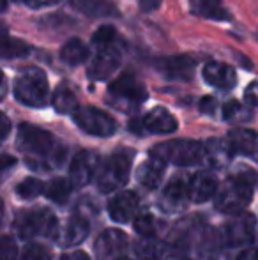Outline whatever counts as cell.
Returning <instances> with one entry per match:
<instances>
[{
  "instance_id": "obj_1",
  "label": "cell",
  "mask_w": 258,
  "mask_h": 260,
  "mask_svg": "<svg viewBox=\"0 0 258 260\" xmlns=\"http://www.w3.org/2000/svg\"><path fill=\"white\" fill-rule=\"evenodd\" d=\"M18 149L27 154V165L34 170H48L59 167L65 157L64 145L59 144L50 131L34 124H20L16 137Z\"/></svg>"
},
{
  "instance_id": "obj_2",
  "label": "cell",
  "mask_w": 258,
  "mask_h": 260,
  "mask_svg": "<svg viewBox=\"0 0 258 260\" xmlns=\"http://www.w3.org/2000/svg\"><path fill=\"white\" fill-rule=\"evenodd\" d=\"M256 182V174L248 167H237L228 181L221 186L216 197V209L225 214H239L249 206L253 199V186Z\"/></svg>"
},
{
  "instance_id": "obj_3",
  "label": "cell",
  "mask_w": 258,
  "mask_h": 260,
  "mask_svg": "<svg viewBox=\"0 0 258 260\" xmlns=\"http://www.w3.org/2000/svg\"><path fill=\"white\" fill-rule=\"evenodd\" d=\"M14 98L25 106L43 108L48 103L50 87L45 71L39 68H27L14 80Z\"/></svg>"
},
{
  "instance_id": "obj_4",
  "label": "cell",
  "mask_w": 258,
  "mask_h": 260,
  "mask_svg": "<svg viewBox=\"0 0 258 260\" xmlns=\"http://www.w3.org/2000/svg\"><path fill=\"white\" fill-rule=\"evenodd\" d=\"M147 100V89L133 73H122L108 85V101L122 112L136 110Z\"/></svg>"
},
{
  "instance_id": "obj_5",
  "label": "cell",
  "mask_w": 258,
  "mask_h": 260,
  "mask_svg": "<svg viewBox=\"0 0 258 260\" xmlns=\"http://www.w3.org/2000/svg\"><path fill=\"white\" fill-rule=\"evenodd\" d=\"M14 229L18 230L23 239H32V237H52L55 239L57 230H59V221L53 216L50 209L35 207L30 211H23L14 219Z\"/></svg>"
},
{
  "instance_id": "obj_6",
  "label": "cell",
  "mask_w": 258,
  "mask_h": 260,
  "mask_svg": "<svg viewBox=\"0 0 258 260\" xmlns=\"http://www.w3.org/2000/svg\"><path fill=\"white\" fill-rule=\"evenodd\" d=\"M152 157L177 167H190L203 161V144L196 140H170L158 144L151 151Z\"/></svg>"
},
{
  "instance_id": "obj_7",
  "label": "cell",
  "mask_w": 258,
  "mask_h": 260,
  "mask_svg": "<svg viewBox=\"0 0 258 260\" xmlns=\"http://www.w3.org/2000/svg\"><path fill=\"white\" fill-rule=\"evenodd\" d=\"M217 232L223 244L234 250H242V248H248L255 239L256 218L249 212H239L232 216Z\"/></svg>"
},
{
  "instance_id": "obj_8",
  "label": "cell",
  "mask_w": 258,
  "mask_h": 260,
  "mask_svg": "<svg viewBox=\"0 0 258 260\" xmlns=\"http://www.w3.org/2000/svg\"><path fill=\"white\" fill-rule=\"evenodd\" d=\"M131 156L133 154L129 151H119L112 154L110 159H106L96 177L101 191L112 193L126 186L131 170Z\"/></svg>"
},
{
  "instance_id": "obj_9",
  "label": "cell",
  "mask_w": 258,
  "mask_h": 260,
  "mask_svg": "<svg viewBox=\"0 0 258 260\" xmlns=\"http://www.w3.org/2000/svg\"><path fill=\"white\" fill-rule=\"evenodd\" d=\"M72 120L80 129L92 137H112L117 131V122L114 117L96 106H80L72 113Z\"/></svg>"
},
{
  "instance_id": "obj_10",
  "label": "cell",
  "mask_w": 258,
  "mask_h": 260,
  "mask_svg": "<svg viewBox=\"0 0 258 260\" xmlns=\"http://www.w3.org/2000/svg\"><path fill=\"white\" fill-rule=\"evenodd\" d=\"M101 156L94 151H80L72 157L69 167V179L75 188H83L94 177H97L101 170Z\"/></svg>"
},
{
  "instance_id": "obj_11",
  "label": "cell",
  "mask_w": 258,
  "mask_h": 260,
  "mask_svg": "<svg viewBox=\"0 0 258 260\" xmlns=\"http://www.w3.org/2000/svg\"><path fill=\"white\" fill-rule=\"evenodd\" d=\"M179 127L177 119L163 106H156L151 112H147L140 120H133L131 122V129L133 131H147V133L154 135H170Z\"/></svg>"
},
{
  "instance_id": "obj_12",
  "label": "cell",
  "mask_w": 258,
  "mask_h": 260,
  "mask_svg": "<svg viewBox=\"0 0 258 260\" xmlns=\"http://www.w3.org/2000/svg\"><path fill=\"white\" fill-rule=\"evenodd\" d=\"M190 184L191 177L184 174H177L170 179L166 188L163 189L159 206L165 212H179L190 200Z\"/></svg>"
},
{
  "instance_id": "obj_13",
  "label": "cell",
  "mask_w": 258,
  "mask_h": 260,
  "mask_svg": "<svg viewBox=\"0 0 258 260\" xmlns=\"http://www.w3.org/2000/svg\"><path fill=\"white\" fill-rule=\"evenodd\" d=\"M195 68L196 64L190 55H172L156 60V69L166 80H177V82H190L195 76Z\"/></svg>"
},
{
  "instance_id": "obj_14",
  "label": "cell",
  "mask_w": 258,
  "mask_h": 260,
  "mask_svg": "<svg viewBox=\"0 0 258 260\" xmlns=\"http://www.w3.org/2000/svg\"><path fill=\"white\" fill-rule=\"evenodd\" d=\"M121 62H122L121 50L115 45L108 46V48H103L96 53V57L92 58L89 69H87V75H89L90 80H96V82L108 80L119 69Z\"/></svg>"
},
{
  "instance_id": "obj_15",
  "label": "cell",
  "mask_w": 258,
  "mask_h": 260,
  "mask_svg": "<svg viewBox=\"0 0 258 260\" xmlns=\"http://www.w3.org/2000/svg\"><path fill=\"white\" fill-rule=\"evenodd\" d=\"M96 255L99 260H121L128 250V236L122 230L106 229L96 241Z\"/></svg>"
},
{
  "instance_id": "obj_16",
  "label": "cell",
  "mask_w": 258,
  "mask_h": 260,
  "mask_svg": "<svg viewBox=\"0 0 258 260\" xmlns=\"http://www.w3.org/2000/svg\"><path fill=\"white\" fill-rule=\"evenodd\" d=\"M202 76L210 87L219 90H230L237 85V73L223 62H209L203 66Z\"/></svg>"
},
{
  "instance_id": "obj_17",
  "label": "cell",
  "mask_w": 258,
  "mask_h": 260,
  "mask_svg": "<svg viewBox=\"0 0 258 260\" xmlns=\"http://www.w3.org/2000/svg\"><path fill=\"white\" fill-rule=\"evenodd\" d=\"M89 221H87L85 216L82 214H72L62 226H59L57 230L55 241L60 246H75L80 244L87 236H89Z\"/></svg>"
},
{
  "instance_id": "obj_18",
  "label": "cell",
  "mask_w": 258,
  "mask_h": 260,
  "mask_svg": "<svg viewBox=\"0 0 258 260\" xmlns=\"http://www.w3.org/2000/svg\"><path fill=\"white\" fill-rule=\"evenodd\" d=\"M237 250L228 248L223 244L219 237V232H212L200 243V258L202 260H242L244 253H235Z\"/></svg>"
},
{
  "instance_id": "obj_19",
  "label": "cell",
  "mask_w": 258,
  "mask_h": 260,
  "mask_svg": "<svg viewBox=\"0 0 258 260\" xmlns=\"http://www.w3.org/2000/svg\"><path fill=\"white\" fill-rule=\"evenodd\" d=\"M138 212V197L133 191H121L108 204V214L114 221L128 223L134 221Z\"/></svg>"
},
{
  "instance_id": "obj_20",
  "label": "cell",
  "mask_w": 258,
  "mask_h": 260,
  "mask_svg": "<svg viewBox=\"0 0 258 260\" xmlns=\"http://www.w3.org/2000/svg\"><path fill=\"white\" fill-rule=\"evenodd\" d=\"M217 193V179L210 172H198L191 177L190 184V200L195 204H203L210 200Z\"/></svg>"
},
{
  "instance_id": "obj_21",
  "label": "cell",
  "mask_w": 258,
  "mask_h": 260,
  "mask_svg": "<svg viewBox=\"0 0 258 260\" xmlns=\"http://www.w3.org/2000/svg\"><path fill=\"white\" fill-rule=\"evenodd\" d=\"M228 145L234 151V154L242 156H256L258 151V135L246 127H234L228 133Z\"/></svg>"
},
{
  "instance_id": "obj_22",
  "label": "cell",
  "mask_w": 258,
  "mask_h": 260,
  "mask_svg": "<svg viewBox=\"0 0 258 260\" xmlns=\"http://www.w3.org/2000/svg\"><path fill=\"white\" fill-rule=\"evenodd\" d=\"M234 151L230 149L227 140L210 138L203 144V161L212 168H225L230 163Z\"/></svg>"
},
{
  "instance_id": "obj_23",
  "label": "cell",
  "mask_w": 258,
  "mask_h": 260,
  "mask_svg": "<svg viewBox=\"0 0 258 260\" xmlns=\"http://www.w3.org/2000/svg\"><path fill=\"white\" fill-rule=\"evenodd\" d=\"M165 167L166 163L158 157H152L147 159L145 163H141L136 170V179L143 188L147 189H156L161 182L163 175H165Z\"/></svg>"
},
{
  "instance_id": "obj_24",
  "label": "cell",
  "mask_w": 258,
  "mask_h": 260,
  "mask_svg": "<svg viewBox=\"0 0 258 260\" xmlns=\"http://www.w3.org/2000/svg\"><path fill=\"white\" fill-rule=\"evenodd\" d=\"M190 9L196 16L207 18V20L225 21L232 18L221 0H190Z\"/></svg>"
},
{
  "instance_id": "obj_25",
  "label": "cell",
  "mask_w": 258,
  "mask_h": 260,
  "mask_svg": "<svg viewBox=\"0 0 258 260\" xmlns=\"http://www.w3.org/2000/svg\"><path fill=\"white\" fill-rule=\"evenodd\" d=\"M200 230H202V221L200 218H186L180 219L172 230V241L177 248H184V246H191V239L193 237H198Z\"/></svg>"
},
{
  "instance_id": "obj_26",
  "label": "cell",
  "mask_w": 258,
  "mask_h": 260,
  "mask_svg": "<svg viewBox=\"0 0 258 260\" xmlns=\"http://www.w3.org/2000/svg\"><path fill=\"white\" fill-rule=\"evenodd\" d=\"M59 57L67 66H80L89 58V46L80 41L78 38H72L67 43H64Z\"/></svg>"
},
{
  "instance_id": "obj_27",
  "label": "cell",
  "mask_w": 258,
  "mask_h": 260,
  "mask_svg": "<svg viewBox=\"0 0 258 260\" xmlns=\"http://www.w3.org/2000/svg\"><path fill=\"white\" fill-rule=\"evenodd\" d=\"M72 188H75V186H72L71 179H64V177L52 179L45 188V197L52 200V202L62 206V204H65L69 200Z\"/></svg>"
},
{
  "instance_id": "obj_28",
  "label": "cell",
  "mask_w": 258,
  "mask_h": 260,
  "mask_svg": "<svg viewBox=\"0 0 258 260\" xmlns=\"http://www.w3.org/2000/svg\"><path fill=\"white\" fill-rule=\"evenodd\" d=\"M134 251H136V257L141 260H163L166 246L163 243H159V241H156L154 237H143V239L136 243Z\"/></svg>"
},
{
  "instance_id": "obj_29",
  "label": "cell",
  "mask_w": 258,
  "mask_h": 260,
  "mask_svg": "<svg viewBox=\"0 0 258 260\" xmlns=\"http://www.w3.org/2000/svg\"><path fill=\"white\" fill-rule=\"evenodd\" d=\"M52 103H53V108H55L59 113H71V115H72V113L80 108L75 92H72V90L69 89V87H65V85H60L59 89L55 90Z\"/></svg>"
},
{
  "instance_id": "obj_30",
  "label": "cell",
  "mask_w": 258,
  "mask_h": 260,
  "mask_svg": "<svg viewBox=\"0 0 258 260\" xmlns=\"http://www.w3.org/2000/svg\"><path fill=\"white\" fill-rule=\"evenodd\" d=\"M72 7L80 13L97 16V14H112V4L108 0H71Z\"/></svg>"
},
{
  "instance_id": "obj_31",
  "label": "cell",
  "mask_w": 258,
  "mask_h": 260,
  "mask_svg": "<svg viewBox=\"0 0 258 260\" xmlns=\"http://www.w3.org/2000/svg\"><path fill=\"white\" fill-rule=\"evenodd\" d=\"M46 184L43 181L35 177H27L16 186V197L21 200H32L35 197H39L41 193H45Z\"/></svg>"
},
{
  "instance_id": "obj_32",
  "label": "cell",
  "mask_w": 258,
  "mask_h": 260,
  "mask_svg": "<svg viewBox=\"0 0 258 260\" xmlns=\"http://www.w3.org/2000/svg\"><path fill=\"white\" fill-rule=\"evenodd\" d=\"M223 119L228 122H248L251 119V110L239 101H228L223 106Z\"/></svg>"
},
{
  "instance_id": "obj_33",
  "label": "cell",
  "mask_w": 258,
  "mask_h": 260,
  "mask_svg": "<svg viewBox=\"0 0 258 260\" xmlns=\"http://www.w3.org/2000/svg\"><path fill=\"white\" fill-rule=\"evenodd\" d=\"M30 52V46L27 43H23L21 39L9 38L7 34H4V43H2V57L4 58H16V57H25Z\"/></svg>"
},
{
  "instance_id": "obj_34",
  "label": "cell",
  "mask_w": 258,
  "mask_h": 260,
  "mask_svg": "<svg viewBox=\"0 0 258 260\" xmlns=\"http://www.w3.org/2000/svg\"><path fill=\"white\" fill-rule=\"evenodd\" d=\"M133 226L141 237H154L158 223H156L154 216H152L151 212H140V214L134 218Z\"/></svg>"
},
{
  "instance_id": "obj_35",
  "label": "cell",
  "mask_w": 258,
  "mask_h": 260,
  "mask_svg": "<svg viewBox=\"0 0 258 260\" xmlns=\"http://www.w3.org/2000/svg\"><path fill=\"white\" fill-rule=\"evenodd\" d=\"M115 38H117V30L112 25H103L92 34V45L99 50L108 48L115 45Z\"/></svg>"
},
{
  "instance_id": "obj_36",
  "label": "cell",
  "mask_w": 258,
  "mask_h": 260,
  "mask_svg": "<svg viewBox=\"0 0 258 260\" xmlns=\"http://www.w3.org/2000/svg\"><path fill=\"white\" fill-rule=\"evenodd\" d=\"M20 260H52V253L46 246L43 244H27L21 251Z\"/></svg>"
},
{
  "instance_id": "obj_37",
  "label": "cell",
  "mask_w": 258,
  "mask_h": 260,
  "mask_svg": "<svg viewBox=\"0 0 258 260\" xmlns=\"http://www.w3.org/2000/svg\"><path fill=\"white\" fill-rule=\"evenodd\" d=\"M16 244L9 236H4L0 241V258L2 260H16Z\"/></svg>"
},
{
  "instance_id": "obj_38",
  "label": "cell",
  "mask_w": 258,
  "mask_h": 260,
  "mask_svg": "<svg viewBox=\"0 0 258 260\" xmlns=\"http://www.w3.org/2000/svg\"><path fill=\"white\" fill-rule=\"evenodd\" d=\"M244 100L248 105L258 106V82H251L244 90Z\"/></svg>"
},
{
  "instance_id": "obj_39",
  "label": "cell",
  "mask_w": 258,
  "mask_h": 260,
  "mask_svg": "<svg viewBox=\"0 0 258 260\" xmlns=\"http://www.w3.org/2000/svg\"><path fill=\"white\" fill-rule=\"evenodd\" d=\"M216 106H217V101L214 100L212 96H205L200 101V112L207 113V115H212V113L216 112Z\"/></svg>"
},
{
  "instance_id": "obj_40",
  "label": "cell",
  "mask_w": 258,
  "mask_h": 260,
  "mask_svg": "<svg viewBox=\"0 0 258 260\" xmlns=\"http://www.w3.org/2000/svg\"><path fill=\"white\" fill-rule=\"evenodd\" d=\"M161 2L163 0H140L138 6H140L141 13H152V11H156L159 6H161Z\"/></svg>"
},
{
  "instance_id": "obj_41",
  "label": "cell",
  "mask_w": 258,
  "mask_h": 260,
  "mask_svg": "<svg viewBox=\"0 0 258 260\" xmlns=\"http://www.w3.org/2000/svg\"><path fill=\"white\" fill-rule=\"evenodd\" d=\"M18 4H25L28 7H43V6H53V4H59L60 0H14Z\"/></svg>"
},
{
  "instance_id": "obj_42",
  "label": "cell",
  "mask_w": 258,
  "mask_h": 260,
  "mask_svg": "<svg viewBox=\"0 0 258 260\" xmlns=\"http://www.w3.org/2000/svg\"><path fill=\"white\" fill-rule=\"evenodd\" d=\"M60 260H90L89 255L85 253V251H69V253H64L62 257H60Z\"/></svg>"
},
{
  "instance_id": "obj_43",
  "label": "cell",
  "mask_w": 258,
  "mask_h": 260,
  "mask_svg": "<svg viewBox=\"0 0 258 260\" xmlns=\"http://www.w3.org/2000/svg\"><path fill=\"white\" fill-rule=\"evenodd\" d=\"M14 165H16V159H14L13 156L2 154V172L4 174H7V170H9L11 167H14Z\"/></svg>"
},
{
  "instance_id": "obj_44",
  "label": "cell",
  "mask_w": 258,
  "mask_h": 260,
  "mask_svg": "<svg viewBox=\"0 0 258 260\" xmlns=\"http://www.w3.org/2000/svg\"><path fill=\"white\" fill-rule=\"evenodd\" d=\"M9 131H11L9 119H7V115H2V140H6L7 135H9Z\"/></svg>"
},
{
  "instance_id": "obj_45",
  "label": "cell",
  "mask_w": 258,
  "mask_h": 260,
  "mask_svg": "<svg viewBox=\"0 0 258 260\" xmlns=\"http://www.w3.org/2000/svg\"><path fill=\"white\" fill-rule=\"evenodd\" d=\"M163 260H190V258L184 257V255H168V257H165Z\"/></svg>"
},
{
  "instance_id": "obj_46",
  "label": "cell",
  "mask_w": 258,
  "mask_h": 260,
  "mask_svg": "<svg viewBox=\"0 0 258 260\" xmlns=\"http://www.w3.org/2000/svg\"><path fill=\"white\" fill-rule=\"evenodd\" d=\"M121 260H131V258H126V257H122Z\"/></svg>"
},
{
  "instance_id": "obj_47",
  "label": "cell",
  "mask_w": 258,
  "mask_h": 260,
  "mask_svg": "<svg viewBox=\"0 0 258 260\" xmlns=\"http://www.w3.org/2000/svg\"><path fill=\"white\" fill-rule=\"evenodd\" d=\"M256 159H258V151H256Z\"/></svg>"
}]
</instances>
